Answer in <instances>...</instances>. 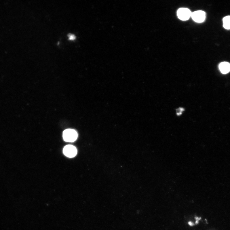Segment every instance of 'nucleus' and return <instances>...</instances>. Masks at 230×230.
Wrapping results in <instances>:
<instances>
[{"mask_svg":"<svg viewBox=\"0 0 230 230\" xmlns=\"http://www.w3.org/2000/svg\"><path fill=\"white\" fill-rule=\"evenodd\" d=\"M191 16L194 21L201 23L204 21L206 18V14L204 12L198 11L192 13Z\"/></svg>","mask_w":230,"mask_h":230,"instance_id":"4","label":"nucleus"},{"mask_svg":"<svg viewBox=\"0 0 230 230\" xmlns=\"http://www.w3.org/2000/svg\"><path fill=\"white\" fill-rule=\"evenodd\" d=\"M189 225H193V223H191V222H189Z\"/></svg>","mask_w":230,"mask_h":230,"instance_id":"9","label":"nucleus"},{"mask_svg":"<svg viewBox=\"0 0 230 230\" xmlns=\"http://www.w3.org/2000/svg\"><path fill=\"white\" fill-rule=\"evenodd\" d=\"M69 39L70 40H74L76 39V36L74 34L69 33L68 35Z\"/></svg>","mask_w":230,"mask_h":230,"instance_id":"8","label":"nucleus"},{"mask_svg":"<svg viewBox=\"0 0 230 230\" xmlns=\"http://www.w3.org/2000/svg\"><path fill=\"white\" fill-rule=\"evenodd\" d=\"M219 68L222 73H228L230 71V64L227 62H223L220 64Z\"/></svg>","mask_w":230,"mask_h":230,"instance_id":"5","label":"nucleus"},{"mask_svg":"<svg viewBox=\"0 0 230 230\" xmlns=\"http://www.w3.org/2000/svg\"><path fill=\"white\" fill-rule=\"evenodd\" d=\"M223 27L225 28L230 29V16H227L223 19Z\"/></svg>","mask_w":230,"mask_h":230,"instance_id":"6","label":"nucleus"},{"mask_svg":"<svg viewBox=\"0 0 230 230\" xmlns=\"http://www.w3.org/2000/svg\"><path fill=\"white\" fill-rule=\"evenodd\" d=\"M184 108L180 107L176 110V115L177 116H180L182 115L183 112L185 111Z\"/></svg>","mask_w":230,"mask_h":230,"instance_id":"7","label":"nucleus"},{"mask_svg":"<svg viewBox=\"0 0 230 230\" xmlns=\"http://www.w3.org/2000/svg\"><path fill=\"white\" fill-rule=\"evenodd\" d=\"M191 14L190 10L186 8H180L177 12L178 18L182 21L188 20L191 16Z\"/></svg>","mask_w":230,"mask_h":230,"instance_id":"2","label":"nucleus"},{"mask_svg":"<svg viewBox=\"0 0 230 230\" xmlns=\"http://www.w3.org/2000/svg\"><path fill=\"white\" fill-rule=\"evenodd\" d=\"M63 152L64 155L69 158H73L76 155L77 150L73 145H67L64 147Z\"/></svg>","mask_w":230,"mask_h":230,"instance_id":"3","label":"nucleus"},{"mask_svg":"<svg viewBox=\"0 0 230 230\" xmlns=\"http://www.w3.org/2000/svg\"><path fill=\"white\" fill-rule=\"evenodd\" d=\"M63 138L65 141L73 142L77 139V133L76 131L71 129H68L64 131Z\"/></svg>","mask_w":230,"mask_h":230,"instance_id":"1","label":"nucleus"}]
</instances>
